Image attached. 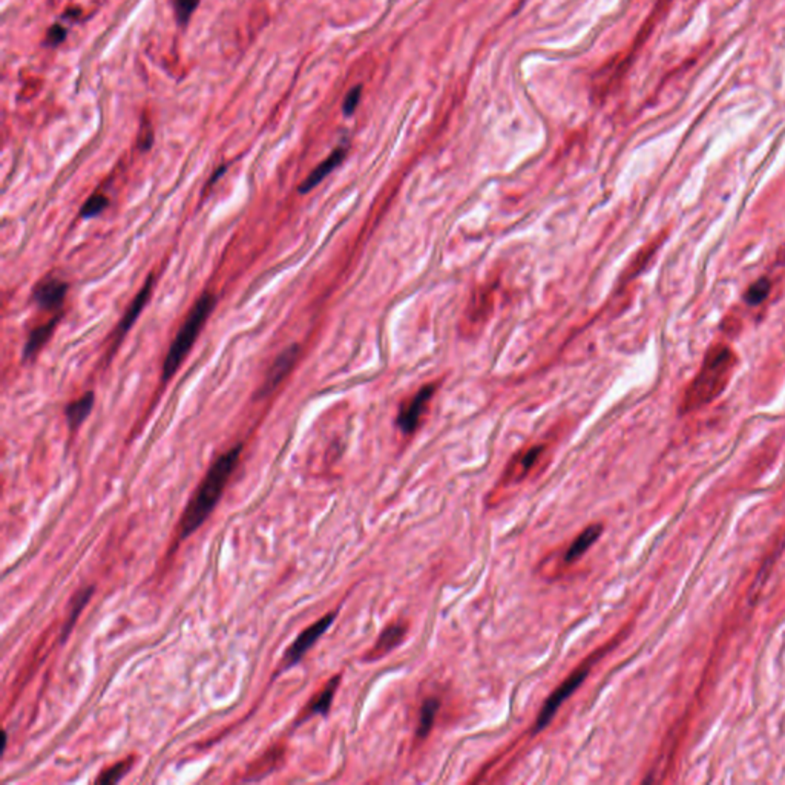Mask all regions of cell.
Masks as SVG:
<instances>
[{"label":"cell","instance_id":"6da1fadb","mask_svg":"<svg viewBox=\"0 0 785 785\" xmlns=\"http://www.w3.org/2000/svg\"><path fill=\"white\" fill-rule=\"evenodd\" d=\"M241 453L243 444H238L227 449L209 466L204 478L197 486L194 495L190 497L186 510L183 511V515H181L178 523V542L187 540L214 512L219 499L224 494L229 481L236 470Z\"/></svg>","mask_w":785,"mask_h":785},{"label":"cell","instance_id":"7a4b0ae2","mask_svg":"<svg viewBox=\"0 0 785 785\" xmlns=\"http://www.w3.org/2000/svg\"><path fill=\"white\" fill-rule=\"evenodd\" d=\"M736 361L735 351L725 344H715L708 348L700 371L681 397V413H692L720 397L732 380Z\"/></svg>","mask_w":785,"mask_h":785},{"label":"cell","instance_id":"3957f363","mask_svg":"<svg viewBox=\"0 0 785 785\" xmlns=\"http://www.w3.org/2000/svg\"><path fill=\"white\" fill-rule=\"evenodd\" d=\"M215 305V295L206 292L204 295L199 296L198 301L194 304V307L190 309L186 321L181 325L180 331L177 333L174 342L170 344L169 351L166 354L165 363H163V380H169L181 367V363L186 359L189 351L192 350L198 334L203 330L209 316L212 314Z\"/></svg>","mask_w":785,"mask_h":785},{"label":"cell","instance_id":"277c9868","mask_svg":"<svg viewBox=\"0 0 785 785\" xmlns=\"http://www.w3.org/2000/svg\"><path fill=\"white\" fill-rule=\"evenodd\" d=\"M606 654V647L598 649L597 652H593L591 657H588L585 662H581L580 666H577L572 672L568 675V678L555 688V691L548 696V700L542 706L537 720L534 723L532 733H539L543 729H547L555 713L559 712V708L569 700V696L578 691V687L586 681L589 676L592 667L597 664L598 659Z\"/></svg>","mask_w":785,"mask_h":785},{"label":"cell","instance_id":"5b68a950","mask_svg":"<svg viewBox=\"0 0 785 785\" xmlns=\"http://www.w3.org/2000/svg\"><path fill=\"white\" fill-rule=\"evenodd\" d=\"M336 617H338V612H329V614H325L318 621H314V623L310 625L307 629H304L301 634L296 637L293 643L287 647L276 675H281V672H285V670H289L293 666L298 664L305 657V654H307L309 650L318 643L319 638L325 634V632L331 627Z\"/></svg>","mask_w":785,"mask_h":785},{"label":"cell","instance_id":"8992f818","mask_svg":"<svg viewBox=\"0 0 785 785\" xmlns=\"http://www.w3.org/2000/svg\"><path fill=\"white\" fill-rule=\"evenodd\" d=\"M66 295H68V282L63 281L62 278L48 275L34 285L33 301L40 310L60 313L59 310L62 309Z\"/></svg>","mask_w":785,"mask_h":785},{"label":"cell","instance_id":"52a82bcc","mask_svg":"<svg viewBox=\"0 0 785 785\" xmlns=\"http://www.w3.org/2000/svg\"><path fill=\"white\" fill-rule=\"evenodd\" d=\"M298 354H300L298 344H292V346L284 348L280 354H278L276 359L272 362L269 371H267L265 379L260 388V392H258V397L263 399L265 396L272 395V392L278 388V385H280L285 379V376L292 371L296 359H298Z\"/></svg>","mask_w":785,"mask_h":785},{"label":"cell","instance_id":"ba28073f","mask_svg":"<svg viewBox=\"0 0 785 785\" xmlns=\"http://www.w3.org/2000/svg\"><path fill=\"white\" fill-rule=\"evenodd\" d=\"M436 391L434 385H425L417 391V395L408 402V405L400 410L397 416V427L404 434H413L420 424L424 411L427 410Z\"/></svg>","mask_w":785,"mask_h":785},{"label":"cell","instance_id":"9c48e42d","mask_svg":"<svg viewBox=\"0 0 785 785\" xmlns=\"http://www.w3.org/2000/svg\"><path fill=\"white\" fill-rule=\"evenodd\" d=\"M408 632V625L405 621H395V623L388 625L382 634L379 635L378 641L370 649V652L366 655L367 662H375V659L384 658L388 655L392 649H396L402 641H404Z\"/></svg>","mask_w":785,"mask_h":785},{"label":"cell","instance_id":"30bf717a","mask_svg":"<svg viewBox=\"0 0 785 785\" xmlns=\"http://www.w3.org/2000/svg\"><path fill=\"white\" fill-rule=\"evenodd\" d=\"M339 683H341V675H336V676H333L331 679H329V683L321 688V692L316 693L312 698V701L304 707L300 720L296 721V725H300L305 720H310L312 716H316V715L327 716L329 712H330V708H331V704H333V698L338 692Z\"/></svg>","mask_w":785,"mask_h":785},{"label":"cell","instance_id":"8fae6325","mask_svg":"<svg viewBox=\"0 0 785 785\" xmlns=\"http://www.w3.org/2000/svg\"><path fill=\"white\" fill-rule=\"evenodd\" d=\"M346 155H347V148L342 146V148L334 149L331 154L327 158H325L322 163H319V165L310 172V175L302 181V183L298 187V192L302 194V195L309 194L310 190H313L319 183H322L324 178L329 177L331 172L341 165V163L344 161V158H346Z\"/></svg>","mask_w":785,"mask_h":785},{"label":"cell","instance_id":"7c38bea8","mask_svg":"<svg viewBox=\"0 0 785 785\" xmlns=\"http://www.w3.org/2000/svg\"><path fill=\"white\" fill-rule=\"evenodd\" d=\"M154 281H155V280H154V276L149 275V276H148V280H146V282L143 284V287L140 289V292L137 293V296H136V298H133L132 304L128 307L126 313L123 314V318H121V321H120V324H119V327H117V341H119V342L121 341V338L124 336V334H126V333L132 329L133 322L137 321V318L140 316L141 310L145 309V305L148 304V301H149V298H150V295H152V287H154Z\"/></svg>","mask_w":785,"mask_h":785},{"label":"cell","instance_id":"4fadbf2b","mask_svg":"<svg viewBox=\"0 0 785 785\" xmlns=\"http://www.w3.org/2000/svg\"><path fill=\"white\" fill-rule=\"evenodd\" d=\"M603 534V525L601 523H592L589 525L588 528L585 531H581L576 539H573V542L569 544V548L564 551V555H563V561L564 564H572L576 563L578 559H581L583 555L586 554V551L592 547L593 543H595L600 535Z\"/></svg>","mask_w":785,"mask_h":785},{"label":"cell","instance_id":"5bb4252c","mask_svg":"<svg viewBox=\"0 0 785 785\" xmlns=\"http://www.w3.org/2000/svg\"><path fill=\"white\" fill-rule=\"evenodd\" d=\"M59 321H60V313H57L51 321L45 322L43 325H39V327H35L30 333V336H28L26 344L23 347V353H22V361L23 362H30L37 356V353H39L45 347V344L51 339L53 333L55 331Z\"/></svg>","mask_w":785,"mask_h":785},{"label":"cell","instance_id":"9a60e30c","mask_svg":"<svg viewBox=\"0 0 785 785\" xmlns=\"http://www.w3.org/2000/svg\"><path fill=\"white\" fill-rule=\"evenodd\" d=\"M94 402H95L94 392L88 391L84 392L80 399L71 402V404L66 407L65 416H66V420H68L71 432H77L84 420L89 417L91 411L94 408Z\"/></svg>","mask_w":785,"mask_h":785},{"label":"cell","instance_id":"2e32d148","mask_svg":"<svg viewBox=\"0 0 785 785\" xmlns=\"http://www.w3.org/2000/svg\"><path fill=\"white\" fill-rule=\"evenodd\" d=\"M94 586H86V588H82L79 589L77 592H75V595L72 597V601H71V606H70V614H68V618H66L65 625H63V630H62V643H65L66 639H68L70 634L74 629V625L77 623V620L80 617V612L84 609V606L88 605L91 597L94 595Z\"/></svg>","mask_w":785,"mask_h":785},{"label":"cell","instance_id":"e0dca14e","mask_svg":"<svg viewBox=\"0 0 785 785\" xmlns=\"http://www.w3.org/2000/svg\"><path fill=\"white\" fill-rule=\"evenodd\" d=\"M542 453H543V446H540V445L532 446V448L528 449V451L523 453L508 470V474H506V481H508L510 483H515V482L523 481V477L532 470V468L535 466V463L539 462Z\"/></svg>","mask_w":785,"mask_h":785},{"label":"cell","instance_id":"ac0fdd59","mask_svg":"<svg viewBox=\"0 0 785 785\" xmlns=\"http://www.w3.org/2000/svg\"><path fill=\"white\" fill-rule=\"evenodd\" d=\"M439 710H440V700H439V698H436V696L425 698L422 706H420L419 720H417L416 736L419 740H425L428 736V733L432 732Z\"/></svg>","mask_w":785,"mask_h":785},{"label":"cell","instance_id":"d6986e66","mask_svg":"<svg viewBox=\"0 0 785 785\" xmlns=\"http://www.w3.org/2000/svg\"><path fill=\"white\" fill-rule=\"evenodd\" d=\"M132 765H133V756H129V758H126V759H121L116 764H112L111 767L104 769L100 773V776L95 779V784H100V785L117 784L131 772Z\"/></svg>","mask_w":785,"mask_h":785},{"label":"cell","instance_id":"ffe728a7","mask_svg":"<svg viewBox=\"0 0 785 785\" xmlns=\"http://www.w3.org/2000/svg\"><path fill=\"white\" fill-rule=\"evenodd\" d=\"M772 290V282L769 278H759L756 280L749 289L744 293V301L749 305H759L762 304Z\"/></svg>","mask_w":785,"mask_h":785},{"label":"cell","instance_id":"44dd1931","mask_svg":"<svg viewBox=\"0 0 785 785\" xmlns=\"http://www.w3.org/2000/svg\"><path fill=\"white\" fill-rule=\"evenodd\" d=\"M108 206H109V198L106 195L97 192L84 201V204L80 209V216L83 219L94 218L104 212V210L108 209Z\"/></svg>","mask_w":785,"mask_h":785},{"label":"cell","instance_id":"7402d4cb","mask_svg":"<svg viewBox=\"0 0 785 785\" xmlns=\"http://www.w3.org/2000/svg\"><path fill=\"white\" fill-rule=\"evenodd\" d=\"M198 4L199 0H174L175 16L180 25H186L189 22V18L192 17Z\"/></svg>","mask_w":785,"mask_h":785},{"label":"cell","instance_id":"603a6c76","mask_svg":"<svg viewBox=\"0 0 785 785\" xmlns=\"http://www.w3.org/2000/svg\"><path fill=\"white\" fill-rule=\"evenodd\" d=\"M361 92H362L361 86H354V88L347 94V97L342 104V111L346 116H351V114L356 111V106L361 100Z\"/></svg>","mask_w":785,"mask_h":785},{"label":"cell","instance_id":"cb8c5ba5","mask_svg":"<svg viewBox=\"0 0 785 785\" xmlns=\"http://www.w3.org/2000/svg\"><path fill=\"white\" fill-rule=\"evenodd\" d=\"M152 141H154V132H152L150 124H149V121H143L141 129H140V136H138L140 150H149L150 146H152Z\"/></svg>","mask_w":785,"mask_h":785},{"label":"cell","instance_id":"d4e9b609","mask_svg":"<svg viewBox=\"0 0 785 785\" xmlns=\"http://www.w3.org/2000/svg\"><path fill=\"white\" fill-rule=\"evenodd\" d=\"M66 33H68V31H66L65 26H62L59 23L53 25L50 30H48V35H46L48 45H51V46L60 45L66 39Z\"/></svg>","mask_w":785,"mask_h":785}]
</instances>
